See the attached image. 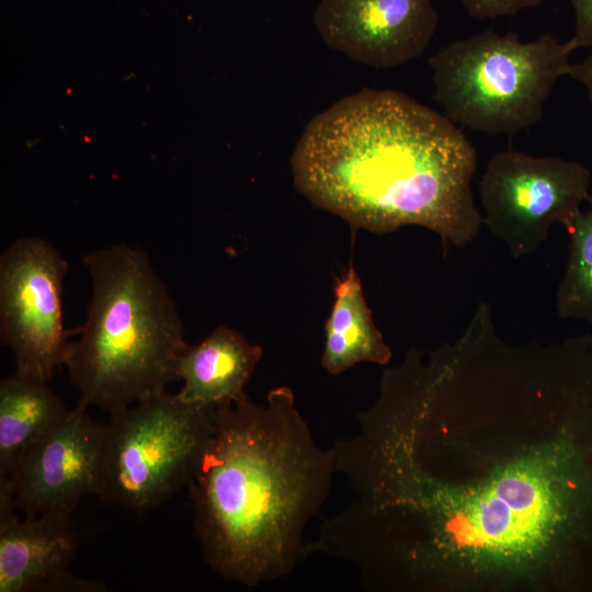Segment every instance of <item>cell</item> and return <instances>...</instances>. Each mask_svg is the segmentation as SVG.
I'll return each instance as SVG.
<instances>
[{"mask_svg":"<svg viewBox=\"0 0 592 592\" xmlns=\"http://www.w3.org/2000/svg\"><path fill=\"white\" fill-rule=\"evenodd\" d=\"M357 417L339 525L372 585L592 592L591 334L511 343L477 311Z\"/></svg>","mask_w":592,"mask_h":592,"instance_id":"1","label":"cell"},{"mask_svg":"<svg viewBox=\"0 0 592 592\" xmlns=\"http://www.w3.org/2000/svg\"><path fill=\"white\" fill-rule=\"evenodd\" d=\"M296 189L352 227H424L464 247L483 219L471 181L477 152L445 114L394 90L363 89L306 126L291 158Z\"/></svg>","mask_w":592,"mask_h":592,"instance_id":"2","label":"cell"},{"mask_svg":"<svg viewBox=\"0 0 592 592\" xmlns=\"http://www.w3.org/2000/svg\"><path fill=\"white\" fill-rule=\"evenodd\" d=\"M334 471L332 449L316 444L288 387L271 390L266 405L244 394L213 407L187 483L205 561L246 587L293 571Z\"/></svg>","mask_w":592,"mask_h":592,"instance_id":"3","label":"cell"},{"mask_svg":"<svg viewBox=\"0 0 592 592\" xmlns=\"http://www.w3.org/2000/svg\"><path fill=\"white\" fill-rule=\"evenodd\" d=\"M82 263L91 298L65 366L80 402L110 414L178 380L189 343L177 304L144 250L114 244Z\"/></svg>","mask_w":592,"mask_h":592,"instance_id":"4","label":"cell"},{"mask_svg":"<svg viewBox=\"0 0 592 592\" xmlns=\"http://www.w3.org/2000/svg\"><path fill=\"white\" fill-rule=\"evenodd\" d=\"M574 47L551 33L522 42L485 30L433 55L434 100L455 124L512 136L536 125L557 81L568 76Z\"/></svg>","mask_w":592,"mask_h":592,"instance_id":"5","label":"cell"},{"mask_svg":"<svg viewBox=\"0 0 592 592\" xmlns=\"http://www.w3.org/2000/svg\"><path fill=\"white\" fill-rule=\"evenodd\" d=\"M212 414L167 389L110 413L95 496L140 514L164 503L187 486Z\"/></svg>","mask_w":592,"mask_h":592,"instance_id":"6","label":"cell"},{"mask_svg":"<svg viewBox=\"0 0 592 592\" xmlns=\"http://www.w3.org/2000/svg\"><path fill=\"white\" fill-rule=\"evenodd\" d=\"M589 187L590 171L577 161L499 151L479 182L483 224L513 258L528 255L546 241L554 223L570 232L591 197Z\"/></svg>","mask_w":592,"mask_h":592,"instance_id":"7","label":"cell"},{"mask_svg":"<svg viewBox=\"0 0 592 592\" xmlns=\"http://www.w3.org/2000/svg\"><path fill=\"white\" fill-rule=\"evenodd\" d=\"M67 272L62 254L36 237L14 240L0 255V340L20 376L48 382L66 365L71 342L62 316Z\"/></svg>","mask_w":592,"mask_h":592,"instance_id":"8","label":"cell"},{"mask_svg":"<svg viewBox=\"0 0 592 592\" xmlns=\"http://www.w3.org/2000/svg\"><path fill=\"white\" fill-rule=\"evenodd\" d=\"M80 402L47 435L29 447L7 478L22 515L70 519L99 483L104 424Z\"/></svg>","mask_w":592,"mask_h":592,"instance_id":"9","label":"cell"},{"mask_svg":"<svg viewBox=\"0 0 592 592\" xmlns=\"http://www.w3.org/2000/svg\"><path fill=\"white\" fill-rule=\"evenodd\" d=\"M314 23L328 47L375 68L420 57L439 16L431 0H321Z\"/></svg>","mask_w":592,"mask_h":592,"instance_id":"10","label":"cell"},{"mask_svg":"<svg viewBox=\"0 0 592 592\" xmlns=\"http://www.w3.org/2000/svg\"><path fill=\"white\" fill-rule=\"evenodd\" d=\"M77 549L70 519L22 515L0 482V592H49Z\"/></svg>","mask_w":592,"mask_h":592,"instance_id":"11","label":"cell"},{"mask_svg":"<svg viewBox=\"0 0 592 592\" xmlns=\"http://www.w3.org/2000/svg\"><path fill=\"white\" fill-rule=\"evenodd\" d=\"M262 349L227 326L216 327L195 345L189 344L178 366L183 385L178 395L204 407L242 397L244 386L261 360Z\"/></svg>","mask_w":592,"mask_h":592,"instance_id":"12","label":"cell"},{"mask_svg":"<svg viewBox=\"0 0 592 592\" xmlns=\"http://www.w3.org/2000/svg\"><path fill=\"white\" fill-rule=\"evenodd\" d=\"M390 357L391 351L374 323L360 276L351 264L335 285L321 365L337 375L360 362L386 365Z\"/></svg>","mask_w":592,"mask_h":592,"instance_id":"13","label":"cell"},{"mask_svg":"<svg viewBox=\"0 0 592 592\" xmlns=\"http://www.w3.org/2000/svg\"><path fill=\"white\" fill-rule=\"evenodd\" d=\"M69 410L48 382L18 374L0 382V479L25 451L52 432Z\"/></svg>","mask_w":592,"mask_h":592,"instance_id":"14","label":"cell"},{"mask_svg":"<svg viewBox=\"0 0 592 592\" xmlns=\"http://www.w3.org/2000/svg\"><path fill=\"white\" fill-rule=\"evenodd\" d=\"M589 208L577 216L570 230L565 273L556 293V309L562 319L592 323V196Z\"/></svg>","mask_w":592,"mask_h":592,"instance_id":"15","label":"cell"},{"mask_svg":"<svg viewBox=\"0 0 592 592\" xmlns=\"http://www.w3.org/2000/svg\"><path fill=\"white\" fill-rule=\"evenodd\" d=\"M543 0H462L466 12L474 19L486 20L512 16L524 9L535 8Z\"/></svg>","mask_w":592,"mask_h":592,"instance_id":"16","label":"cell"},{"mask_svg":"<svg viewBox=\"0 0 592 592\" xmlns=\"http://www.w3.org/2000/svg\"><path fill=\"white\" fill-rule=\"evenodd\" d=\"M576 19L573 36L569 39L574 49L588 47L592 50V0H569Z\"/></svg>","mask_w":592,"mask_h":592,"instance_id":"17","label":"cell"},{"mask_svg":"<svg viewBox=\"0 0 592 592\" xmlns=\"http://www.w3.org/2000/svg\"><path fill=\"white\" fill-rule=\"evenodd\" d=\"M568 76L580 82L585 88L589 100L592 104V50L582 61L571 64Z\"/></svg>","mask_w":592,"mask_h":592,"instance_id":"18","label":"cell"}]
</instances>
